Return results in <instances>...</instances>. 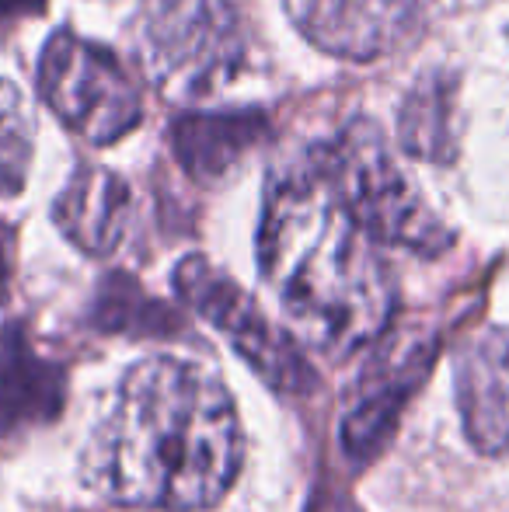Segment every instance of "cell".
<instances>
[{
    "instance_id": "1",
    "label": "cell",
    "mask_w": 509,
    "mask_h": 512,
    "mask_svg": "<svg viewBox=\"0 0 509 512\" xmlns=\"http://www.w3.org/2000/svg\"><path fill=\"white\" fill-rule=\"evenodd\" d=\"M241 453L231 391L203 366L154 356L119 384L84 453V474L116 506L199 512L227 495Z\"/></svg>"
},
{
    "instance_id": "2",
    "label": "cell",
    "mask_w": 509,
    "mask_h": 512,
    "mask_svg": "<svg viewBox=\"0 0 509 512\" xmlns=\"http://www.w3.org/2000/svg\"><path fill=\"white\" fill-rule=\"evenodd\" d=\"M258 269L293 335L325 356L367 349L394 317V279L377 241L342 206L314 157L269 182Z\"/></svg>"
},
{
    "instance_id": "3",
    "label": "cell",
    "mask_w": 509,
    "mask_h": 512,
    "mask_svg": "<svg viewBox=\"0 0 509 512\" xmlns=\"http://www.w3.org/2000/svg\"><path fill=\"white\" fill-rule=\"evenodd\" d=\"M129 46L143 77L178 105L206 102L248 63V35L231 0H150Z\"/></svg>"
},
{
    "instance_id": "4",
    "label": "cell",
    "mask_w": 509,
    "mask_h": 512,
    "mask_svg": "<svg viewBox=\"0 0 509 512\" xmlns=\"http://www.w3.org/2000/svg\"><path fill=\"white\" fill-rule=\"evenodd\" d=\"M314 164L377 244L415 255H440L450 248L454 234L398 168L384 133L370 119H353L332 143L314 150Z\"/></svg>"
},
{
    "instance_id": "5",
    "label": "cell",
    "mask_w": 509,
    "mask_h": 512,
    "mask_svg": "<svg viewBox=\"0 0 509 512\" xmlns=\"http://www.w3.org/2000/svg\"><path fill=\"white\" fill-rule=\"evenodd\" d=\"M39 91L53 115L95 147L119 143L143 119L140 88L109 49L56 32L39 60Z\"/></svg>"
},
{
    "instance_id": "6",
    "label": "cell",
    "mask_w": 509,
    "mask_h": 512,
    "mask_svg": "<svg viewBox=\"0 0 509 512\" xmlns=\"http://www.w3.org/2000/svg\"><path fill=\"white\" fill-rule=\"evenodd\" d=\"M175 290L185 304L196 310L199 317H206L238 349V356L245 363H252V370L265 384L290 394L314 387V373L307 366V359L300 356L290 331L276 328L265 317V310L231 276L213 269L206 258L189 255L178 265Z\"/></svg>"
},
{
    "instance_id": "7",
    "label": "cell",
    "mask_w": 509,
    "mask_h": 512,
    "mask_svg": "<svg viewBox=\"0 0 509 512\" xmlns=\"http://www.w3.org/2000/svg\"><path fill=\"white\" fill-rule=\"evenodd\" d=\"M433 0H286L311 46L342 60H381L419 39Z\"/></svg>"
},
{
    "instance_id": "8",
    "label": "cell",
    "mask_w": 509,
    "mask_h": 512,
    "mask_svg": "<svg viewBox=\"0 0 509 512\" xmlns=\"http://www.w3.org/2000/svg\"><path fill=\"white\" fill-rule=\"evenodd\" d=\"M269 136V115L262 108L227 112H182L168 129L171 154L192 182L217 189L238 175L241 161Z\"/></svg>"
},
{
    "instance_id": "9",
    "label": "cell",
    "mask_w": 509,
    "mask_h": 512,
    "mask_svg": "<svg viewBox=\"0 0 509 512\" xmlns=\"http://www.w3.org/2000/svg\"><path fill=\"white\" fill-rule=\"evenodd\" d=\"M457 405L471 443L492 457L509 453V328L475 335L457 356Z\"/></svg>"
},
{
    "instance_id": "10",
    "label": "cell",
    "mask_w": 509,
    "mask_h": 512,
    "mask_svg": "<svg viewBox=\"0 0 509 512\" xmlns=\"http://www.w3.org/2000/svg\"><path fill=\"white\" fill-rule=\"evenodd\" d=\"M133 216V192L116 171L84 164L56 196L53 220L60 234L84 255L105 258L123 244Z\"/></svg>"
},
{
    "instance_id": "11",
    "label": "cell",
    "mask_w": 509,
    "mask_h": 512,
    "mask_svg": "<svg viewBox=\"0 0 509 512\" xmlns=\"http://www.w3.org/2000/svg\"><path fill=\"white\" fill-rule=\"evenodd\" d=\"M429 363H433V342L415 338V342L391 349V356H381L377 366H370V373L363 377L367 384H363L360 401L349 411L346 429H342L346 432V450L353 457H370L384 443L401 405L419 387V377L426 373Z\"/></svg>"
},
{
    "instance_id": "12",
    "label": "cell",
    "mask_w": 509,
    "mask_h": 512,
    "mask_svg": "<svg viewBox=\"0 0 509 512\" xmlns=\"http://www.w3.org/2000/svg\"><path fill=\"white\" fill-rule=\"evenodd\" d=\"M63 405V370L32 345L21 324L0 331V429L39 425Z\"/></svg>"
},
{
    "instance_id": "13",
    "label": "cell",
    "mask_w": 509,
    "mask_h": 512,
    "mask_svg": "<svg viewBox=\"0 0 509 512\" xmlns=\"http://www.w3.org/2000/svg\"><path fill=\"white\" fill-rule=\"evenodd\" d=\"M398 143L422 161H450L457 150V81L443 70L419 77L398 115Z\"/></svg>"
},
{
    "instance_id": "14",
    "label": "cell",
    "mask_w": 509,
    "mask_h": 512,
    "mask_svg": "<svg viewBox=\"0 0 509 512\" xmlns=\"http://www.w3.org/2000/svg\"><path fill=\"white\" fill-rule=\"evenodd\" d=\"M35 154V115L18 84L0 81V199L21 196Z\"/></svg>"
},
{
    "instance_id": "15",
    "label": "cell",
    "mask_w": 509,
    "mask_h": 512,
    "mask_svg": "<svg viewBox=\"0 0 509 512\" xmlns=\"http://www.w3.org/2000/svg\"><path fill=\"white\" fill-rule=\"evenodd\" d=\"M95 321L109 331H164L168 307L147 297L133 279L109 276L102 283V290H98Z\"/></svg>"
},
{
    "instance_id": "16",
    "label": "cell",
    "mask_w": 509,
    "mask_h": 512,
    "mask_svg": "<svg viewBox=\"0 0 509 512\" xmlns=\"http://www.w3.org/2000/svg\"><path fill=\"white\" fill-rule=\"evenodd\" d=\"M46 11V0H0V25H11L18 18H35Z\"/></svg>"
},
{
    "instance_id": "17",
    "label": "cell",
    "mask_w": 509,
    "mask_h": 512,
    "mask_svg": "<svg viewBox=\"0 0 509 512\" xmlns=\"http://www.w3.org/2000/svg\"><path fill=\"white\" fill-rule=\"evenodd\" d=\"M11 255H14V234L4 220H0V297L7 290V279H11Z\"/></svg>"
}]
</instances>
